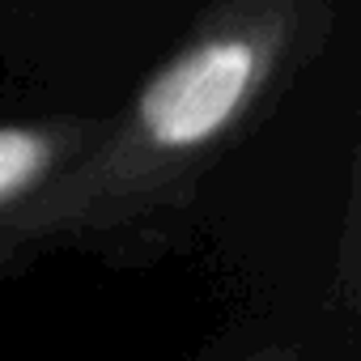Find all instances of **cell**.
Here are the masks:
<instances>
[{
    "instance_id": "cell-1",
    "label": "cell",
    "mask_w": 361,
    "mask_h": 361,
    "mask_svg": "<svg viewBox=\"0 0 361 361\" xmlns=\"http://www.w3.org/2000/svg\"><path fill=\"white\" fill-rule=\"evenodd\" d=\"M64 140H68L64 128H26V123L0 128V200L39 183L56 166V153L64 149Z\"/></svg>"
}]
</instances>
